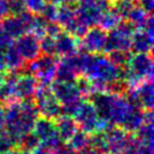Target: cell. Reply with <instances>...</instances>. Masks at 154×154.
<instances>
[{
  "mask_svg": "<svg viewBox=\"0 0 154 154\" xmlns=\"http://www.w3.org/2000/svg\"><path fill=\"white\" fill-rule=\"evenodd\" d=\"M14 143H15L14 136H11L9 133L0 134V154L9 151V149L14 145Z\"/></svg>",
  "mask_w": 154,
  "mask_h": 154,
  "instance_id": "9c48e42d",
  "label": "cell"
},
{
  "mask_svg": "<svg viewBox=\"0 0 154 154\" xmlns=\"http://www.w3.org/2000/svg\"><path fill=\"white\" fill-rule=\"evenodd\" d=\"M34 90H35L34 83L32 81L25 80V81L19 82L17 89H16V94L20 98H27L28 96H30V94L34 92Z\"/></svg>",
  "mask_w": 154,
  "mask_h": 154,
  "instance_id": "8992f818",
  "label": "cell"
},
{
  "mask_svg": "<svg viewBox=\"0 0 154 154\" xmlns=\"http://www.w3.org/2000/svg\"><path fill=\"white\" fill-rule=\"evenodd\" d=\"M37 117V108L34 103H24L13 106L6 115V124L11 136H23L34 126Z\"/></svg>",
  "mask_w": 154,
  "mask_h": 154,
  "instance_id": "6da1fadb",
  "label": "cell"
},
{
  "mask_svg": "<svg viewBox=\"0 0 154 154\" xmlns=\"http://www.w3.org/2000/svg\"><path fill=\"white\" fill-rule=\"evenodd\" d=\"M80 154H99L97 150H90V149H82Z\"/></svg>",
  "mask_w": 154,
  "mask_h": 154,
  "instance_id": "30bf717a",
  "label": "cell"
},
{
  "mask_svg": "<svg viewBox=\"0 0 154 154\" xmlns=\"http://www.w3.org/2000/svg\"><path fill=\"white\" fill-rule=\"evenodd\" d=\"M4 118H5L4 111H2V109H1V107H0V128H1V126H2V124H4Z\"/></svg>",
  "mask_w": 154,
  "mask_h": 154,
  "instance_id": "8fae6325",
  "label": "cell"
},
{
  "mask_svg": "<svg viewBox=\"0 0 154 154\" xmlns=\"http://www.w3.org/2000/svg\"><path fill=\"white\" fill-rule=\"evenodd\" d=\"M57 134L62 140H70L73 136V134L77 132L75 123L70 117H64L60 120L59 127L56 128Z\"/></svg>",
  "mask_w": 154,
  "mask_h": 154,
  "instance_id": "5b68a950",
  "label": "cell"
},
{
  "mask_svg": "<svg viewBox=\"0 0 154 154\" xmlns=\"http://www.w3.org/2000/svg\"><path fill=\"white\" fill-rule=\"evenodd\" d=\"M75 120L81 128L87 133L94 132L97 129V126L99 124L98 114L96 111V108L90 103H81L79 109L77 110Z\"/></svg>",
  "mask_w": 154,
  "mask_h": 154,
  "instance_id": "7a4b0ae2",
  "label": "cell"
},
{
  "mask_svg": "<svg viewBox=\"0 0 154 154\" xmlns=\"http://www.w3.org/2000/svg\"><path fill=\"white\" fill-rule=\"evenodd\" d=\"M36 108L38 109L45 118L48 119H53L61 114V106L59 100L55 98V96L50 92V91H44V92H39L37 100H36Z\"/></svg>",
  "mask_w": 154,
  "mask_h": 154,
  "instance_id": "3957f363",
  "label": "cell"
},
{
  "mask_svg": "<svg viewBox=\"0 0 154 154\" xmlns=\"http://www.w3.org/2000/svg\"><path fill=\"white\" fill-rule=\"evenodd\" d=\"M106 142H107L108 151L117 152L124 149L125 144L127 142V138L125 136V133L122 129L114 128L110 132H108L106 135Z\"/></svg>",
  "mask_w": 154,
  "mask_h": 154,
  "instance_id": "277c9868",
  "label": "cell"
},
{
  "mask_svg": "<svg viewBox=\"0 0 154 154\" xmlns=\"http://www.w3.org/2000/svg\"><path fill=\"white\" fill-rule=\"evenodd\" d=\"M1 154H18L17 152H15V151H6V152H4V153Z\"/></svg>",
  "mask_w": 154,
  "mask_h": 154,
  "instance_id": "7c38bea8",
  "label": "cell"
},
{
  "mask_svg": "<svg viewBox=\"0 0 154 154\" xmlns=\"http://www.w3.org/2000/svg\"><path fill=\"white\" fill-rule=\"evenodd\" d=\"M89 142V138L86 134L83 133H74L73 136L71 137V144H72V147L75 149V150H82L85 149Z\"/></svg>",
  "mask_w": 154,
  "mask_h": 154,
  "instance_id": "52a82bcc",
  "label": "cell"
},
{
  "mask_svg": "<svg viewBox=\"0 0 154 154\" xmlns=\"http://www.w3.org/2000/svg\"><path fill=\"white\" fill-rule=\"evenodd\" d=\"M38 145V137L36 135H32L26 133L23 135L22 138V147L25 151H33Z\"/></svg>",
  "mask_w": 154,
  "mask_h": 154,
  "instance_id": "ba28073f",
  "label": "cell"
}]
</instances>
